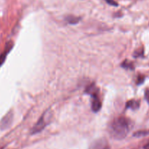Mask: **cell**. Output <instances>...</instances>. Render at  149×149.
I'll return each mask as SVG.
<instances>
[{
	"label": "cell",
	"mask_w": 149,
	"mask_h": 149,
	"mask_svg": "<svg viewBox=\"0 0 149 149\" xmlns=\"http://www.w3.org/2000/svg\"><path fill=\"white\" fill-rule=\"evenodd\" d=\"M140 106V102L137 100H130L128 102H127V108H131L132 110H136Z\"/></svg>",
	"instance_id": "ba28073f"
},
{
	"label": "cell",
	"mask_w": 149,
	"mask_h": 149,
	"mask_svg": "<svg viewBox=\"0 0 149 149\" xmlns=\"http://www.w3.org/2000/svg\"><path fill=\"white\" fill-rule=\"evenodd\" d=\"M13 121V111H10L0 121V129L5 130L10 128L12 125Z\"/></svg>",
	"instance_id": "277c9868"
},
{
	"label": "cell",
	"mask_w": 149,
	"mask_h": 149,
	"mask_svg": "<svg viewBox=\"0 0 149 149\" xmlns=\"http://www.w3.org/2000/svg\"><path fill=\"white\" fill-rule=\"evenodd\" d=\"M149 134V131H141V132H137L134 134V136H137V137H140V136L143 135H146V134Z\"/></svg>",
	"instance_id": "30bf717a"
},
{
	"label": "cell",
	"mask_w": 149,
	"mask_h": 149,
	"mask_svg": "<svg viewBox=\"0 0 149 149\" xmlns=\"http://www.w3.org/2000/svg\"><path fill=\"white\" fill-rule=\"evenodd\" d=\"M144 149H149V143H148V144L145 146Z\"/></svg>",
	"instance_id": "5bb4252c"
},
{
	"label": "cell",
	"mask_w": 149,
	"mask_h": 149,
	"mask_svg": "<svg viewBox=\"0 0 149 149\" xmlns=\"http://www.w3.org/2000/svg\"><path fill=\"white\" fill-rule=\"evenodd\" d=\"M89 149H110V146L106 139L101 138L95 140L91 145Z\"/></svg>",
	"instance_id": "5b68a950"
},
{
	"label": "cell",
	"mask_w": 149,
	"mask_h": 149,
	"mask_svg": "<svg viewBox=\"0 0 149 149\" xmlns=\"http://www.w3.org/2000/svg\"><path fill=\"white\" fill-rule=\"evenodd\" d=\"M122 67L126 69H130V70H134V66L132 62L130 61H124L122 63Z\"/></svg>",
	"instance_id": "9c48e42d"
},
{
	"label": "cell",
	"mask_w": 149,
	"mask_h": 149,
	"mask_svg": "<svg viewBox=\"0 0 149 149\" xmlns=\"http://www.w3.org/2000/svg\"><path fill=\"white\" fill-rule=\"evenodd\" d=\"M145 97H146V101L148 102L149 104V89H146V92H145Z\"/></svg>",
	"instance_id": "7c38bea8"
},
{
	"label": "cell",
	"mask_w": 149,
	"mask_h": 149,
	"mask_svg": "<svg viewBox=\"0 0 149 149\" xmlns=\"http://www.w3.org/2000/svg\"><path fill=\"white\" fill-rule=\"evenodd\" d=\"M87 92L92 97V102H91V109H92V110L95 113L100 111L102 107V103L98 97L97 88L94 86H90L88 89H87Z\"/></svg>",
	"instance_id": "3957f363"
},
{
	"label": "cell",
	"mask_w": 149,
	"mask_h": 149,
	"mask_svg": "<svg viewBox=\"0 0 149 149\" xmlns=\"http://www.w3.org/2000/svg\"><path fill=\"white\" fill-rule=\"evenodd\" d=\"M105 1L107 4H109L110 5H112V6H118V4L114 0H105Z\"/></svg>",
	"instance_id": "8fae6325"
},
{
	"label": "cell",
	"mask_w": 149,
	"mask_h": 149,
	"mask_svg": "<svg viewBox=\"0 0 149 149\" xmlns=\"http://www.w3.org/2000/svg\"><path fill=\"white\" fill-rule=\"evenodd\" d=\"M12 47H13L12 42H9L8 44H7V46L6 48H5V50L4 51V52L0 55V66L2 65V64L4 63V61H5L7 55H8V53L10 52V51L11 50Z\"/></svg>",
	"instance_id": "8992f818"
},
{
	"label": "cell",
	"mask_w": 149,
	"mask_h": 149,
	"mask_svg": "<svg viewBox=\"0 0 149 149\" xmlns=\"http://www.w3.org/2000/svg\"><path fill=\"white\" fill-rule=\"evenodd\" d=\"M66 21L70 24H76L79 22L81 18L79 17L74 16V15H68L65 18Z\"/></svg>",
	"instance_id": "52a82bcc"
},
{
	"label": "cell",
	"mask_w": 149,
	"mask_h": 149,
	"mask_svg": "<svg viewBox=\"0 0 149 149\" xmlns=\"http://www.w3.org/2000/svg\"><path fill=\"white\" fill-rule=\"evenodd\" d=\"M132 124L130 120L120 116L115 118L109 126V134L115 140H123L131 130Z\"/></svg>",
	"instance_id": "6da1fadb"
},
{
	"label": "cell",
	"mask_w": 149,
	"mask_h": 149,
	"mask_svg": "<svg viewBox=\"0 0 149 149\" xmlns=\"http://www.w3.org/2000/svg\"><path fill=\"white\" fill-rule=\"evenodd\" d=\"M51 117H52V112L51 110H48L46 112H45L42 114V116L40 117V118L38 120V121L36 123L35 125L32 127L31 131V134H37V133L40 132L42 130H44L45 127L51 122Z\"/></svg>",
	"instance_id": "7a4b0ae2"
},
{
	"label": "cell",
	"mask_w": 149,
	"mask_h": 149,
	"mask_svg": "<svg viewBox=\"0 0 149 149\" xmlns=\"http://www.w3.org/2000/svg\"><path fill=\"white\" fill-rule=\"evenodd\" d=\"M137 81H138V82H137V84H141L143 82V81H144V77L143 76H140L138 78V79H137Z\"/></svg>",
	"instance_id": "4fadbf2b"
}]
</instances>
